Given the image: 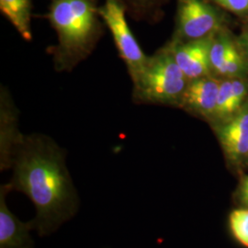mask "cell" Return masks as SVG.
Returning <instances> with one entry per match:
<instances>
[{"label":"cell","mask_w":248,"mask_h":248,"mask_svg":"<svg viewBox=\"0 0 248 248\" xmlns=\"http://www.w3.org/2000/svg\"><path fill=\"white\" fill-rule=\"evenodd\" d=\"M235 49L236 46L228 37L217 34V32L214 34L210 48V62L213 73L218 75L223 64Z\"/></svg>","instance_id":"cell-13"},{"label":"cell","mask_w":248,"mask_h":248,"mask_svg":"<svg viewBox=\"0 0 248 248\" xmlns=\"http://www.w3.org/2000/svg\"><path fill=\"white\" fill-rule=\"evenodd\" d=\"M241 108L233 94L232 79L221 80L213 122H216V124L223 123L239 112Z\"/></svg>","instance_id":"cell-12"},{"label":"cell","mask_w":248,"mask_h":248,"mask_svg":"<svg viewBox=\"0 0 248 248\" xmlns=\"http://www.w3.org/2000/svg\"><path fill=\"white\" fill-rule=\"evenodd\" d=\"M127 9L122 0H105L98 13L113 38L117 51L124 61L133 83L144 70L149 56L142 52L126 18Z\"/></svg>","instance_id":"cell-4"},{"label":"cell","mask_w":248,"mask_h":248,"mask_svg":"<svg viewBox=\"0 0 248 248\" xmlns=\"http://www.w3.org/2000/svg\"><path fill=\"white\" fill-rule=\"evenodd\" d=\"M18 110L9 90L0 91V169H11L14 153L23 135L18 128Z\"/></svg>","instance_id":"cell-8"},{"label":"cell","mask_w":248,"mask_h":248,"mask_svg":"<svg viewBox=\"0 0 248 248\" xmlns=\"http://www.w3.org/2000/svg\"><path fill=\"white\" fill-rule=\"evenodd\" d=\"M9 192L8 183L0 187V248H34L30 222H21L8 207Z\"/></svg>","instance_id":"cell-10"},{"label":"cell","mask_w":248,"mask_h":248,"mask_svg":"<svg viewBox=\"0 0 248 248\" xmlns=\"http://www.w3.org/2000/svg\"><path fill=\"white\" fill-rule=\"evenodd\" d=\"M188 80L179 68L169 46L149 57L144 70L133 83L137 104L178 105Z\"/></svg>","instance_id":"cell-3"},{"label":"cell","mask_w":248,"mask_h":248,"mask_svg":"<svg viewBox=\"0 0 248 248\" xmlns=\"http://www.w3.org/2000/svg\"><path fill=\"white\" fill-rule=\"evenodd\" d=\"M10 169L11 191L25 194L34 205L30 224L38 235H51L78 212L79 197L66 167V153L50 136L24 134Z\"/></svg>","instance_id":"cell-1"},{"label":"cell","mask_w":248,"mask_h":248,"mask_svg":"<svg viewBox=\"0 0 248 248\" xmlns=\"http://www.w3.org/2000/svg\"><path fill=\"white\" fill-rule=\"evenodd\" d=\"M221 19L204 0H178L177 42H188L218 32Z\"/></svg>","instance_id":"cell-5"},{"label":"cell","mask_w":248,"mask_h":248,"mask_svg":"<svg viewBox=\"0 0 248 248\" xmlns=\"http://www.w3.org/2000/svg\"><path fill=\"white\" fill-rule=\"evenodd\" d=\"M234 197L241 207L248 208V175L241 178Z\"/></svg>","instance_id":"cell-17"},{"label":"cell","mask_w":248,"mask_h":248,"mask_svg":"<svg viewBox=\"0 0 248 248\" xmlns=\"http://www.w3.org/2000/svg\"><path fill=\"white\" fill-rule=\"evenodd\" d=\"M158 0H122L128 12L133 18L142 19L148 18L153 8Z\"/></svg>","instance_id":"cell-15"},{"label":"cell","mask_w":248,"mask_h":248,"mask_svg":"<svg viewBox=\"0 0 248 248\" xmlns=\"http://www.w3.org/2000/svg\"><path fill=\"white\" fill-rule=\"evenodd\" d=\"M221 80L208 76L189 80L178 106L187 111L213 121L215 114Z\"/></svg>","instance_id":"cell-9"},{"label":"cell","mask_w":248,"mask_h":248,"mask_svg":"<svg viewBox=\"0 0 248 248\" xmlns=\"http://www.w3.org/2000/svg\"><path fill=\"white\" fill-rule=\"evenodd\" d=\"M246 165H247V166H248V159H247V163H246Z\"/></svg>","instance_id":"cell-19"},{"label":"cell","mask_w":248,"mask_h":248,"mask_svg":"<svg viewBox=\"0 0 248 248\" xmlns=\"http://www.w3.org/2000/svg\"><path fill=\"white\" fill-rule=\"evenodd\" d=\"M229 226L233 238L248 248V208L232 210L229 215Z\"/></svg>","instance_id":"cell-14"},{"label":"cell","mask_w":248,"mask_h":248,"mask_svg":"<svg viewBox=\"0 0 248 248\" xmlns=\"http://www.w3.org/2000/svg\"><path fill=\"white\" fill-rule=\"evenodd\" d=\"M214 130L231 164L234 167L246 165L248 155V104L229 120L215 124Z\"/></svg>","instance_id":"cell-6"},{"label":"cell","mask_w":248,"mask_h":248,"mask_svg":"<svg viewBox=\"0 0 248 248\" xmlns=\"http://www.w3.org/2000/svg\"><path fill=\"white\" fill-rule=\"evenodd\" d=\"M214 34L188 42L173 41L168 45L188 81L211 76L213 73L210 62V48Z\"/></svg>","instance_id":"cell-7"},{"label":"cell","mask_w":248,"mask_h":248,"mask_svg":"<svg viewBox=\"0 0 248 248\" xmlns=\"http://www.w3.org/2000/svg\"><path fill=\"white\" fill-rule=\"evenodd\" d=\"M31 0H0L2 14L25 41L32 40Z\"/></svg>","instance_id":"cell-11"},{"label":"cell","mask_w":248,"mask_h":248,"mask_svg":"<svg viewBox=\"0 0 248 248\" xmlns=\"http://www.w3.org/2000/svg\"><path fill=\"white\" fill-rule=\"evenodd\" d=\"M57 44L47 49L55 71L71 72L91 55L104 32L96 0H53L47 14Z\"/></svg>","instance_id":"cell-2"},{"label":"cell","mask_w":248,"mask_h":248,"mask_svg":"<svg viewBox=\"0 0 248 248\" xmlns=\"http://www.w3.org/2000/svg\"><path fill=\"white\" fill-rule=\"evenodd\" d=\"M223 9L237 14H248V0H213Z\"/></svg>","instance_id":"cell-16"},{"label":"cell","mask_w":248,"mask_h":248,"mask_svg":"<svg viewBox=\"0 0 248 248\" xmlns=\"http://www.w3.org/2000/svg\"><path fill=\"white\" fill-rule=\"evenodd\" d=\"M242 45H243V48H244L245 53H246V57H247V59L248 60V30L245 32L244 36H243Z\"/></svg>","instance_id":"cell-18"}]
</instances>
